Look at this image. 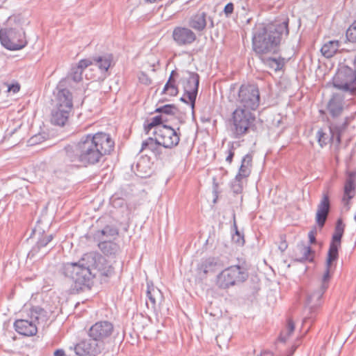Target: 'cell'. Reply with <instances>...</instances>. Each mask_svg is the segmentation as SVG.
Wrapping results in <instances>:
<instances>
[{
	"label": "cell",
	"mask_w": 356,
	"mask_h": 356,
	"mask_svg": "<svg viewBox=\"0 0 356 356\" xmlns=\"http://www.w3.org/2000/svg\"><path fill=\"white\" fill-rule=\"evenodd\" d=\"M283 26L269 24L259 28L253 37V48L259 54H264L275 50L281 43Z\"/></svg>",
	"instance_id": "cell-1"
},
{
	"label": "cell",
	"mask_w": 356,
	"mask_h": 356,
	"mask_svg": "<svg viewBox=\"0 0 356 356\" xmlns=\"http://www.w3.org/2000/svg\"><path fill=\"white\" fill-rule=\"evenodd\" d=\"M72 108V97L67 89H63L57 96V105L53 110L51 121L57 126H64L69 119Z\"/></svg>",
	"instance_id": "cell-2"
},
{
	"label": "cell",
	"mask_w": 356,
	"mask_h": 356,
	"mask_svg": "<svg viewBox=\"0 0 356 356\" xmlns=\"http://www.w3.org/2000/svg\"><path fill=\"white\" fill-rule=\"evenodd\" d=\"M249 272L240 266H232L224 270L216 279L217 286L221 289H228L248 280Z\"/></svg>",
	"instance_id": "cell-3"
},
{
	"label": "cell",
	"mask_w": 356,
	"mask_h": 356,
	"mask_svg": "<svg viewBox=\"0 0 356 356\" xmlns=\"http://www.w3.org/2000/svg\"><path fill=\"white\" fill-rule=\"evenodd\" d=\"M1 43L9 50H19L28 44L25 35L16 29H3L1 31Z\"/></svg>",
	"instance_id": "cell-4"
},
{
	"label": "cell",
	"mask_w": 356,
	"mask_h": 356,
	"mask_svg": "<svg viewBox=\"0 0 356 356\" xmlns=\"http://www.w3.org/2000/svg\"><path fill=\"white\" fill-rule=\"evenodd\" d=\"M254 121L253 114L245 108H239L232 115V125L235 132L239 136L247 134L250 130Z\"/></svg>",
	"instance_id": "cell-5"
},
{
	"label": "cell",
	"mask_w": 356,
	"mask_h": 356,
	"mask_svg": "<svg viewBox=\"0 0 356 356\" xmlns=\"http://www.w3.org/2000/svg\"><path fill=\"white\" fill-rule=\"evenodd\" d=\"M239 100L245 107L256 110L260 105V96L256 85H245L239 91Z\"/></svg>",
	"instance_id": "cell-6"
},
{
	"label": "cell",
	"mask_w": 356,
	"mask_h": 356,
	"mask_svg": "<svg viewBox=\"0 0 356 356\" xmlns=\"http://www.w3.org/2000/svg\"><path fill=\"white\" fill-rule=\"evenodd\" d=\"M155 142L163 147L173 148L178 146L180 138L174 129L168 126L157 127L154 132Z\"/></svg>",
	"instance_id": "cell-7"
},
{
	"label": "cell",
	"mask_w": 356,
	"mask_h": 356,
	"mask_svg": "<svg viewBox=\"0 0 356 356\" xmlns=\"http://www.w3.org/2000/svg\"><path fill=\"white\" fill-rule=\"evenodd\" d=\"M77 264L91 271L105 268L107 265V260L100 253L90 252L84 255Z\"/></svg>",
	"instance_id": "cell-8"
},
{
	"label": "cell",
	"mask_w": 356,
	"mask_h": 356,
	"mask_svg": "<svg viewBox=\"0 0 356 356\" xmlns=\"http://www.w3.org/2000/svg\"><path fill=\"white\" fill-rule=\"evenodd\" d=\"M356 81V72L348 66L340 68L333 79V85L341 89H347Z\"/></svg>",
	"instance_id": "cell-9"
},
{
	"label": "cell",
	"mask_w": 356,
	"mask_h": 356,
	"mask_svg": "<svg viewBox=\"0 0 356 356\" xmlns=\"http://www.w3.org/2000/svg\"><path fill=\"white\" fill-rule=\"evenodd\" d=\"M104 344L102 341L94 340H84L76 345L75 352L79 355H96L103 351Z\"/></svg>",
	"instance_id": "cell-10"
},
{
	"label": "cell",
	"mask_w": 356,
	"mask_h": 356,
	"mask_svg": "<svg viewBox=\"0 0 356 356\" xmlns=\"http://www.w3.org/2000/svg\"><path fill=\"white\" fill-rule=\"evenodd\" d=\"M80 159L86 163H96L100 160L101 154L96 149L93 139H87L81 143Z\"/></svg>",
	"instance_id": "cell-11"
},
{
	"label": "cell",
	"mask_w": 356,
	"mask_h": 356,
	"mask_svg": "<svg viewBox=\"0 0 356 356\" xmlns=\"http://www.w3.org/2000/svg\"><path fill=\"white\" fill-rule=\"evenodd\" d=\"M96 149L102 155H108L113 152L114 142L112 137L106 133H98L93 137Z\"/></svg>",
	"instance_id": "cell-12"
},
{
	"label": "cell",
	"mask_w": 356,
	"mask_h": 356,
	"mask_svg": "<svg viewBox=\"0 0 356 356\" xmlns=\"http://www.w3.org/2000/svg\"><path fill=\"white\" fill-rule=\"evenodd\" d=\"M114 332V325L108 321H100L93 325L89 335L94 340L102 341L108 338Z\"/></svg>",
	"instance_id": "cell-13"
},
{
	"label": "cell",
	"mask_w": 356,
	"mask_h": 356,
	"mask_svg": "<svg viewBox=\"0 0 356 356\" xmlns=\"http://www.w3.org/2000/svg\"><path fill=\"white\" fill-rule=\"evenodd\" d=\"M198 87H199V77L197 75H191L188 78L185 87V91L182 100L187 104L194 105L195 102L196 94H197Z\"/></svg>",
	"instance_id": "cell-14"
},
{
	"label": "cell",
	"mask_w": 356,
	"mask_h": 356,
	"mask_svg": "<svg viewBox=\"0 0 356 356\" xmlns=\"http://www.w3.org/2000/svg\"><path fill=\"white\" fill-rule=\"evenodd\" d=\"M13 326L17 333L26 337L36 336L38 332L37 328L34 323L23 319H19L15 321Z\"/></svg>",
	"instance_id": "cell-15"
},
{
	"label": "cell",
	"mask_w": 356,
	"mask_h": 356,
	"mask_svg": "<svg viewBox=\"0 0 356 356\" xmlns=\"http://www.w3.org/2000/svg\"><path fill=\"white\" fill-rule=\"evenodd\" d=\"M343 230L344 225L340 221L337 226L334 238H333V243L331 244L330 253H329V264H332L333 261L336 260V259L338 258L339 244H340Z\"/></svg>",
	"instance_id": "cell-16"
},
{
	"label": "cell",
	"mask_w": 356,
	"mask_h": 356,
	"mask_svg": "<svg viewBox=\"0 0 356 356\" xmlns=\"http://www.w3.org/2000/svg\"><path fill=\"white\" fill-rule=\"evenodd\" d=\"M173 39L180 45L189 44L196 40V35L188 29L178 28L173 32Z\"/></svg>",
	"instance_id": "cell-17"
},
{
	"label": "cell",
	"mask_w": 356,
	"mask_h": 356,
	"mask_svg": "<svg viewBox=\"0 0 356 356\" xmlns=\"http://www.w3.org/2000/svg\"><path fill=\"white\" fill-rule=\"evenodd\" d=\"M329 210H330V201L328 197L325 196L319 205L317 211V222L319 227L324 226L327 218H328Z\"/></svg>",
	"instance_id": "cell-18"
},
{
	"label": "cell",
	"mask_w": 356,
	"mask_h": 356,
	"mask_svg": "<svg viewBox=\"0 0 356 356\" xmlns=\"http://www.w3.org/2000/svg\"><path fill=\"white\" fill-rule=\"evenodd\" d=\"M356 191V172L350 173L346 179L344 186V199L346 202L350 201L355 196Z\"/></svg>",
	"instance_id": "cell-19"
},
{
	"label": "cell",
	"mask_w": 356,
	"mask_h": 356,
	"mask_svg": "<svg viewBox=\"0 0 356 356\" xmlns=\"http://www.w3.org/2000/svg\"><path fill=\"white\" fill-rule=\"evenodd\" d=\"M253 168V158L251 155H247L243 158L240 169L237 178V181L248 178L250 176Z\"/></svg>",
	"instance_id": "cell-20"
},
{
	"label": "cell",
	"mask_w": 356,
	"mask_h": 356,
	"mask_svg": "<svg viewBox=\"0 0 356 356\" xmlns=\"http://www.w3.org/2000/svg\"><path fill=\"white\" fill-rule=\"evenodd\" d=\"M98 247L100 251L108 257L117 256L121 251L119 245L113 241H103L99 243Z\"/></svg>",
	"instance_id": "cell-21"
},
{
	"label": "cell",
	"mask_w": 356,
	"mask_h": 356,
	"mask_svg": "<svg viewBox=\"0 0 356 356\" xmlns=\"http://www.w3.org/2000/svg\"><path fill=\"white\" fill-rule=\"evenodd\" d=\"M340 42L338 41H333L326 43L321 49V53L325 58H332L338 52L339 47H340Z\"/></svg>",
	"instance_id": "cell-22"
},
{
	"label": "cell",
	"mask_w": 356,
	"mask_h": 356,
	"mask_svg": "<svg viewBox=\"0 0 356 356\" xmlns=\"http://www.w3.org/2000/svg\"><path fill=\"white\" fill-rule=\"evenodd\" d=\"M328 110L331 114L334 116L340 115L343 110V104L342 98L340 96L333 97L332 100L329 102Z\"/></svg>",
	"instance_id": "cell-23"
},
{
	"label": "cell",
	"mask_w": 356,
	"mask_h": 356,
	"mask_svg": "<svg viewBox=\"0 0 356 356\" xmlns=\"http://www.w3.org/2000/svg\"><path fill=\"white\" fill-rule=\"evenodd\" d=\"M206 24V18L204 14L196 15L190 21V25L199 31L204 30Z\"/></svg>",
	"instance_id": "cell-24"
},
{
	"label": "cell",
	"mask_w": 356,
	"mask_h": 356,
	"mask_svg": "<svg viewBox=\"0 0 356 356\" xmlns=\"http://www.w3.org/2000/svg\"><path fill=\"white\" fill-rule=\"evenodd\" d=\"M92 63L90 61L84 60L81 61L79 64L77 65V68H75L73 72V79L77 83H79L81 80L83 78V72L88 66H91Z\"/></svg>",
	"instance_id": "cell-25"
},
{
	"label": "cell",
	"mask_w": 356,
	"mask_h": 356,
	"mask_svg": "<svg viewBox=\"0 0 356 356\" xmlns=\"http://www.w3.org/2000/svg\"><path fill=\"white\" fill-rule=\"evenodd\" d=\"M346 38H347L348 41L351 43H356V21L348 28L347 32H346Z\"/></svg>",
	"instance_id": "cell-26"
},
{
	"label": "cell",
	"mask_w": 356,
	"mask_h": 356,
	"mask_svg": "<svg viewBox=\"0 0 356 356\" xmlns=\"http://www.w3.org/2000/svg\"><path fill=\"white\" fill-rule=\"evenodd\" d=\"M318 142L321 147H324L329 142L328 134L323 131H320L318 134Z\"/></svg>",
	"instance_id": "cell-27"
},
{
	"label": "cell",
	"mask_w": 356,
	"mask_h": 356,
	"mask_svg": "<svg viewBox=\"0 0 356 356\" xmlns=\"http://www.w3.org/2000/svg\"><path fill=\"white\" fill-rule=\"evenodd\" d=\"M234 230L235 231L232 232L233 233L232 234V240L239 245H243V243H244V239H243V236L238 231L237 228H234Z\"/></svg>",
	"instance_id": "cell-28"
},
{
	"label": "cell",
	"mask_w": 356,
	"mask_h": 356,
	"mask_svg": "<svg viewBox=\"0 0 356 356\" xmlns=\"http://www.w3.org/2000/svg\"><path fill=\"white\" fill-rule=\"evenodd\" d=\"M119 234V230L117 228L113 227V226H107L104 228L102 231V235L106 236V237H114Z\"/></svg>",
	"instance_id": "cell-29"
},
{
	"label": "cell",
	"mask_w": 356,
	"mask_h": 356,
	"mask_svg": "<svg viewBox=\"0 0 356 356\" xmlns=\"http://www.w3.org/2000/svg\"><path fill=\"white\" fill-rule=\"evenodd\" d=\"M97 64L100 66V68L104 70H106L109 68L111 60L108 59L107 57H100L96 60Z\"/></svg>",
	"instance_id": "cell-30"
},
{
	"label": "cell",
	"mask_w": 356,
	"mask_h": 356,
	"mask_svg": "<svg viewBox=\"0 0 356 356\" xmlns=\"http://www.w3.org/2000/svg\"><path fill=\"white\" fill-rule=\"evenodd\" d=\"M20 89V86L18 83H13L9 86V92L18 93Z\"/></svg>",
	"instance_id": "cell-31"
},
{
	"label": "cell",
	"mask_w": 356,
	"mask_h": 356,
	"mask_svg": "<svg viewBox=\"0 0 356 356\" xmlns=\"http://www.w3.org/2000/svg\"><path fill=\"white\" fill-rule=\"evenodd\" d=\"M161 118H159V117L155 118V119H154L153 120H152V123H150V124L148 125V127H149V129H151L152 127L156 126V125L161 124Z\"/></svg>",
	"instance_id": "cell-32"
},
{
	"label": "cell",
	"mask_w": 356,
	"mask_h": 356,
	"mask_svg": "<svg viewBox=\"0 0 356 356\" xmlns=\"http://www.w3.org/2000/svg\"><path fill=\"white\" fill-rule=\"evenodd\" d=\"M233 10V5H232V4H229V5H228L227 7H226V9H225V12H226V14L230 15L231 14Z\"/></svg>",
	"instance_id": "cell-33"
},
{
	"label": "cell",
	"mask_w": 356,
	"mask_h": 356,
	"mask_svg": "<svg viewBox=\"0 0 356 356\" xmlns=\"http://www.w3.org/2000/svg\"><path fill=\"white\" fill-rule=\"evenodd\" d=\"M65 353L64 351H62V350H58V351H57L54 353V355H64Z\"/></svg>",
	"instance_id": "cell-34"
},
{
	"label": "cell",
	"mask_w": 356,
	"mask_h": 356,
	"mask_svg": "<svg viewBox=\"0 0 356 356\" xmlns=\"http://www.w3.org/2000/svg\"><path fill=\"white\" fill-rule=\"evenodd\" d=\"M148 3H158V2L161 1V0H146Z\"/></svg>",
	"instance_id": "cell-35"
},
{
	"label": "cell",
	"mask_w": 356,
	"mask_h": 356,
	"mask_svg": "<svg viewBox=\"0 0 356 356\" xmlns=\"http://www.w3.org/2000/svg\"><path fill=\"white\" fill-rule=\"evenodd\" d=\"M354 64H355V72H356V57L355 59V63H354Z\"/></svg>",
	"instance_id": "cell-36"
}]
</instances>
